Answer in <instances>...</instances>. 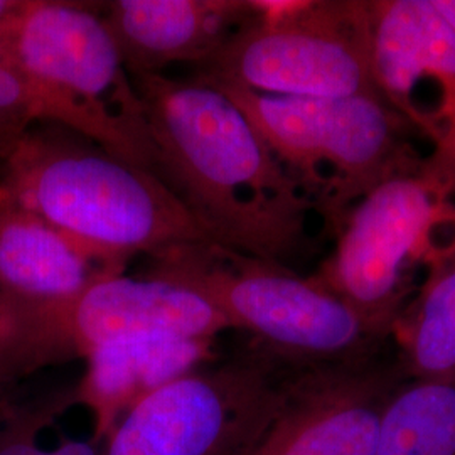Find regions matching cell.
<instances>
[{
	"label": "cell",
	"instance_id": "2e32d148",
	"mask_svg": "<svg viewBox=\"0 0 455 455\" xmlns=\"http://www.w3.org/2000/svg\"><path fill=\"white\" fill-rule=\"evenodd\" d=\"M373 455H455V378L403 379L385 410Z\"/></svg>",
	"mask_w": 455,
	"mask_h": 455
},
{
	"label": "cell",
	"instance_id": "9c48e42d",
	"mask_svg": "<svg viewBox=\"0 0 455 455\" xmlns=\"http://www.w3.org/2000/svg\"><path fill=\"white\" fill-rule=\"evenodd\" d=\"M282 368L248 347L150 393L116 422L103 455H244L275 413Z\"/></svg>",
	"mask_w": 455,
	"mask_h": 455
},
{
	"label": "cell",
	"instance_id": "8fae6325",
	"mask_svg": "<svg viewBox=\"0 0 455 455\" xmlns=\"http://www.w3.org/2000/svg\"><path fill=\"white\" fill-rule=\"evenodd\" d=\"M373 75L393 108L428 84L419 133L455 167V31L432 0H371Z\"/></svg>",
	"mask_w": 455,
	"mask_h": 455
},
{
	"label": "cell",
	"instance_id": "e0dca14e",
	"mask_svg": "<svg viewBox=\"0 0 455 455\" xmlns=\"http://www.w3.org/2000/svg\"><path fill=\"white\" fill-rule=\"evenodd\" d=\"M76 385L20 398L14 388L0 393V455H103V442L93 437L63 439L44 445L41 435L68 410L76 407Z\"/></svg>",
	"mask_w": 455,
	"mask_h": 455
},
{
	"label": "cell",
	"instance_id": "ac0fdd59",
	"mask_svg": "<svg viewBox=\"0 0 455 455\" xmlns=\"http://www.w3.org/2000/svg\"><path fill=\"white\" fill-rule=\"evenodd\" d=\"M36 124L29 90L9 51L0 43V161L11 156Z\"/></svg>",
	"mask_w": 455,
	"mask_h": 455
},
{
	"label": "cell",
	"instance_id": "44dd1931",
	"mask_svg": "<svg viewBox=\"0 0 455 455\" xmlns=\"http://www.w3.org/2000/svg\"><path fill=\"white\" fill-rule=\"evenodd\" d=\"M2 391H5V390H0V393H2Z\"/></svg>",
	"mask_w": 455,
	"mask_h": 455
},
{
	"label": "cell",
	"instance_id": "5bb4252c",
	"mask_svg": "<svg viewBox=\"0 0 455 455\" xmlns=\"http://www.w3.org/2000/svg\"><path fill=\"white\" fill-rule=\"evenodd\" d=\"M214 341L150 332L101 346L84 359V373L76 383V402L93 419L92 437L103 442L135 403L216 361Z\"/></svg>",
	"mask_w": 455,
	"mask_h": 455
},
{
	"label": "cell",
	"instance_id": "9a60e30c",
	"mask_svg": "<svg viewBox=\"0 0 455 455\" xmlns=\"http://www.w3.org/2000/svg\"><path fill=\"white\" fill-rule=\"evenodd\" d=\"M405 379L455 378V243L425 267L422 282L391 329Z\"/></svg>",
	"mask_w": 455,
	"mask_h": 455
},
{
	"label": "cell",
	"instance_id": "d6986e66",
	"mask_svg": "<svg viewBox=\"0 0 455 455\" xmlns=\"http://www.w3.org/2000/svg\"><path fill=\"white\" fill-rule=\"evenodd\" d=\"M24 0H0V26L20 11Z\"/></svg>",
	"mask_w": 455,
	"mask_h": 455
},
{
	"label": "cell",
	"instance_id": "3957f363",
	"mask_svg": "<svg viewBox=\"0 0 455 455\" xmlns=\"http://www.w3.org/2000/svg\"><path fill=\"white\" fill-rule=\"evenodd\" d=\"M146 275L203 295L248 349L280 368L353 364L378 358L385 344L317 276L253 259L221 244L180 243L148 255Z\"/></svg>",
	"mask_w": 455,
	"mask_h": 455
},
{
	"label": "cell",
	"instance_id": "277c9868",
	"mask_svg": "<svg viewBox=\"0 0 455 455\" xmlns=\"http://www.w3.org/2000/svg\"><path fill=\"white\" fill-rule=\"evenodd\" d=\"M0 43L26 83L37 124L75 132L156 174L146 105L101 19V4L24 0Z\"/></svg>",
	"mask_w": 455,
	"mask_h": 455
},
{
	"label": "cell",
	"instance_id": "7a4b0ae2",
	"mask_svg": "<svg viewBox=\"0 0 455 455\" xmlns=\"http://www.w3.org/2000/svg\"><path fill=\"white\" fill-rule=\"evenodd\" d=\"M2 163V191L115 270L210 240L154 172L60 125L36 124Z\"/></svg>",
	"mask_w": 455,
	"mask_h": 455
},
{
	"label": "cell",
	"instance_id": "6da1fadb",
	"mask_svg": "<svg viewBox=\"0 0 455 455\" xmlns=\"http://www.w3.org/2000/svg\"><path fill=\"white\" fill-rule=\"evenodd\" d=\"M156 176L212 243L289 267L309 251L314 204L229 98L199 78L132 76Z\"/></svg>",
	"mask_w": 455,
	"mask_h": 455
},
{
	"label": "cell",
	"instance_id": "ba28073f",
	"mask_svg": "<svg viewBox=\"0 0 455 455\" xmlns=\"http://www.w3.org/2000/svg\"><path fill=\"white\" fill-rule=\"evenodd\" d=\"M231 331L199 293L156 276H101L65 300L0 323V390L31 374L92 356L133 334L216 339Z\"/></svg>",
	"mask_w": 455,
	"mask_h": 455
},
{
	"label": "cell",
	"instance_id": "7c38bea8",
	"mask_svg": "<svg viewBox=\"0 0 455 455\" xmlns=\"http://www.w3.org/2000/svg\"><path fill=\"white\" fill-rule=\"evenodd\" d=\"M253 0H115L101 4L131 76L163 75L176 63L204 65L255 16Z\"/></svg>",
	"mask_w": 455,
	"mask_h": 455
},
{
	"label": "cell",
	"instance_id": "4fadbf2b",
	"mask_svg": "<svg viewBox=\"0 0 455 455\" xmlns=\"http://www.w3.org/2000/svg\"><path fill=\"white\" fill-rule=\"evenodd\" d=\"M112 274L125 272L93 260L0 189V323L65 300Z\"/></svg>",
	"mask_w": 455,
	"mask_h": 455
},
{
	"label": "cell",
	"instance_id": "ffe728a7",
	"mask_svg": "<svg viewBox=\"0 0 455 455\" xmlns=\"http://www.w3.org/2000/svg\"><path fill=\"white\" fill-rule=\"evenodd\" d=\"M432 4L455 31V0H432Z\"/></svg>",
	"mask_w": 455,
	"mask_h": 455
},
{
	"label": "cell",
	"instance_id": "30bf717a",
	"mask_svg": "<svg viewBox=\"0 0 455 455\" xmlns=\"http://www.w3.org/2000/svg\"><path fill=\"white\" fill-rule=\"evenodd\" d=\"M405 378L378 358L282 368L272 420L244 455H373L391 395Z\"/></svg>",
	"mask_w": 455,
	"mask_h": 455
},
{
	"label": "cell",
	"instance_id": "52a82bcc",
	"mask_svg": "<svg viewBox=\"0 0 455 455\" xmlns=\"http://www.w3.org/2000/svg\"><path fill=\"white\" fill-rule=\"evenodd\" d=\"M255 16L195 78L260 95L346 98L379 93L371 0H253ZM381 95V93H379Z\"/></svg>",
	"mask_w": 455,
	"mask_h": 455
},
{
	"label": "cell",
	"instance_id": "5b68a950",
	"mask_svg": "<svg viewBox=\"0 0 455 455\" xmlns=\"http://www.w3.org/2000/svg\"><path fill=\"white\" fill-rule=\"evenodd\" d=\"M317 278L374 334L391 329L417 291L415 272L455 243V167L422 156L356 201Z\"/></svg>",
	"mask_w": 455,
	"mask_h": 455
},
{
	"label": "cell",
	"instance_id": "8992f818",
	"mask_svg": "<svg viewBox=\"0 0 455 455\" xmlns=\"http://www.w3.org/2000/svg\"><path fill=\"white\" fill-rule=\"evenodd\" d=\"M212 86L246 115L332 235L356 201L422 157L417 131L379 93L274 97Z\"/></svg>",
	"mask_w": 455,
	"mask_h": 455
}]
</instances>
